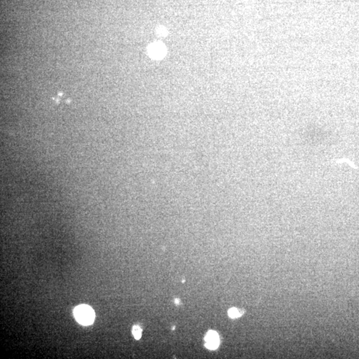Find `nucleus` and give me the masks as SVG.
<instances>
[{
    "label": "nucleus",
    "mask_w": 359,
    "mask_h": 359,
    "mask_svg": "<svg viewBox=\"0 0 359 359\" xmlns=\"http://www.w3.org/2000/svg\"><path fill=\"white\" fill-rule=\"evenodd\" d=\"M73 313L76 320L81 325H89L95 320V312L88 305H81L75 307Z\"/></svg>",
    "instance_id": "obj_1"
},
{
    "label": "nucleus",
    "mask_w": 359,
    "mask_h": 359,
    "mask_svg": "<svg viewBox=\"0 0 359 359\" xmlns=\"http://www.w3.org/2000/svg\"><path fill=\"white\" fill-rule=\"evenodd\" d=\"M206 347L210 350L216 349L219 346V336L216 332L210 331L206 336Z\"/></svg>",
    "instance_id": "obj_2"
},
{
    "label": "nucleus",
    "mask_w": 359,
    "mask_h": 359,
    "mask_svg": "<svg viewBox=\"0 0 359 359\" xmlns=\"http://www.w3.org/2000/svg\"><path fill=\"white\" fill-rule=\"evenodd\" d=\"M150 53L152 57L159 58L162 57L164 53V49L162 45L154 44L152 45L150 49Z\"/></svg>",
    "instance_id": "obj_3"
},
{
    "label": "nucleus",
    "mask_w": 359,
    "mask_h": 359,
    "mask_svg": "<svg viewBox=\"0 0 359 359\" xmlns=\"http://www.w3.org/2000/svg\"><path fill=\"white\" fill-rule=\"evenodd\" d=\"M132 334L134 336V338H136V340H139L142 336V329L140 327L137 326V325H134V326L132 327Z\"/></svg>",
    "instance_id": "obj_4"
},
{
    "label": "nucleus",
    "mask_w": 359,
    "mask_h": 359,
    "mask_svg": "<svg viewBox=\"0 0 359 359\" xmlns=\"http://www.w3.org/2000/svg\"><path fill=\"white\" fill-rule=\"evenodd\" d=\"M241 314L239 313V311L235 308H232L228 311V315L229 317L233 318H237L241 316Z\"/></svg>",
    "instance_id": "obj_5"
},
{
    "label": "nucleus",
    "mask_w": 359,
    "mask_h": 359,
    "mask_svg": "<svg viewBox=\"0 0 359 359\" xmlns=\"http://www.w3.org/2000/svg\"><path fill=\"white\" fill-rule=\"evenodd\" d=\"M175 303H176V305H178V304H179V300L178 299H175Z\"/></svg>",
    "instance_id": "obj_6"
}]
</instances>
